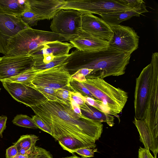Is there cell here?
<instances>
[{
  "label": "cell",
  "mask_w": 158,
  "mask_h": 158,
  "mask_svg": "<svg viewBox=\"0 0 158 158\" xmlns=\"http://www.w3.org/2000/svg\"><path fill=\"white\" fill-rule=\"evenodd\" d=\"M39 139L38 137L34 135H23L14 144L16 146L18 150L22 148L34 150L36 147V142Z\"/></svg>",
  "instance_id": "d4e9b609"
},
{
  "label": "cell",
  "mask_w": 158,
  "mask_h": 158,
  "mask_svg": "<svg viewBox=\"0 0 158 158\" xmlns=\"http://www.w3.org/2000/svg\"><path fill=\"white\" fill-rule=\"evenodd\" d=\"M37 90L42 94L49 101H57L56 95V90L52 89L47 87L40 86H34L31 84L28 85Z\"/></svg>",
  "instance_id": "f1b7e54d"
},
{
  "label": "cell",
  "mask_w": 158,
  "mask_h": 158,
  "mask_svg": "<svg viewBox=\"0 0 158 158\" xmlns=\"http://www.w3.org/2000/svg\"><path fill=\"white\" fill-rule=\"evenodd\" d=\"M29 6L28 0H0V13L21 16Z\"/></svg>",
  "instance_id": "ffe728a7"
},
{
  "label": "cell",
  "mask_w": 158,
  "mask_h": 158,
  "mask_svg": "<svg viewBox=\"0 0 158 158\" xmlns=\"http://www.w3.org/2000/svg\"><path fill=\"white\" fill-rule=\"evenodd\" d=\"M31 27L22 20L21 15L0 13V53L6 55L10 39L21 30Z\"/></svg>",
  "instance_id": "4fadbf2b"
},
{
  "label": "cell",
  "mask_w": 158,
  "mask_h": 158,
  "mask_svg": "<svg viewBox=\"0 0 158 158\" xmlns=\"http://www.w3.org/2000/svg\"><path fill=\"white\" fill-rule=\"evenodd\" d=\"M59 144L62 148L73 154L77 149L81 148H89L94 149V146L83 142L80 140L70 137H64L58 141Z\"/></svg>",
  "instance_id": "7402d4cb"
},
{
  "label": "cell",
  "mask_w": 158,
  "mask_h": 158,
  "mask_svg": "<svg viewBox=\"0 0 158 158\" xmlns=\"http://www.w3.org/2000/svg\"><path fill=\"white\" fill-rule=\"evenodd\" d=\"M70 43L59 41L48 42L39 46L28 53L30 56L49 55L56 57L69 54L70 50L73 48Z\"/></svg>",
  "instance_id": "e0dca14e"
},
{
  "label": "cell",
  "mask_w": 158,
  "mask_h": 158,
  "mask_svg": "<svg viewBox=\"0 0 158 158\" xmlns=\"http://www.w3.org/2000/svg\"><path fill=\"white\" fill-rule=\"evenodd\" d=\"M97 148H84L77 149L75 152L81 156L82 158H87L94 156V152H97Z\"/></svg>",
  "instance_id": "836d02e7"
},
{
  "label": "cell",
  "mask_w": 158,
  "mask_h": 158,
  "mask_svg": "<svg viewBox=\"0 0 158 158\" xmlns=\"http://www.w3.org/2000/svg\"><path fill=\"white\" fill-rule=\"evenodd\" d=\"M70 93L71 99L78 105L81 110L83 111L86 110L88 106L83 99V96L80 93L75 91H70Z\"/></svg>",
  "instance_id": "1f68e13d"
},
{
  "label": "cell",
  "mask_w": 158,
  "mask_h": 158,
  "mask_svg": "<svg viewBox=\"0 0 158 158\" xmlns=\"http://www.w3.org/2000/svg\"><path fill=\"white\" fill-rule=\"evenodd\" d=\"M32 118L38 128L52 135L50 128L40 117L35 114L32 116Z\"/></svg>",
  "instance_id": "d6a6232c"
},
{
  "label": "cell",
  "mask_w": 158,
  "mask_h": 158,
  "mask_svg": "<svg viewBox=\"0 0 158 158\" xmlns=\"http://www.w3.org/2000/svg\"><path fill=\"white\" fill-rule=\"evenodd\" d=\"M81 158L78 157L75 155H73L71 156H67L66 157H63V158Z\"/></svg>",
  "instance_id": "7bdbcfd3"
},
{
  "label": "cell",
  "mask_w": 158,
  "mask_h": 158,
  "mask_svg": "<svg viewBox=\"0 0 158 158\" xmlns=\"http://www.w3.org/2000/svg\"><path fill=\"white\" fill-rule=\"evenodd\" d=\"M110 27L113 35L109 47L131 54L138 48L139 37L132 28L120 24Z\"/></svg>",
  "instance_id": "30bf717a"
},
{
  "label": "cell",
  "mask_w": 158,
  "mask_h": 158,
  "mask_svg": "<svg viewBox=\"0 0 158 158\" xmlns=\"http://www.w3.org/2000/svg\"><path fill=\"white\" fill-rule=\"evenodd\" d=\"M138 158H155L150 151L145 148L140 147L138 150Z\"/></svg>",
  "instance_id": "74e56055"
},
{
  "label": "cell",
  "mask_w": 158,
  "mask_h": 158,
  "mask_svg": "<svg viewBox=\"0 0 158 158\" xmlns=\"http://www.w3.org/2000/svg\"><path fill=\"white\" fill-rule=\"evenodd\" d=\"M22 21L30 27L36 25L39 21L37 15L30 9V6L21 15Z\"/></svg>",
  "instance_id": "83f0119b"
},
{
  "label": "cell",
  "mask_w": 158,
  "mask_h": 158,
  "mask_svg": "<svg viewBox=\"0 0 158 158\" xmlns=\"http://www.w3.org/2000/svg\"><path fill=\"white\" fill-rule=\"evenodd\" d=\"M18 150L17 147L14 144L7 148L6 150V158H12L18 154Z\"/></svg>",
  "instance_id": "d590c367"
},
{
  "label": "cell",
  "mask_w": 158,
  "mask_h": 158,
  "mask_svg": "<svg viewBox=\"0 0 158 158\" xmlns=\"http://www.w3.org/2000/svg\"><path fill=\"white\" fill-rule=\"evenodd\" d=\"M82 13L74 10L61 9L52 18L50 28L52 32L68 37L77 36L82 29Z\"/></svg>",
  "instance_id": "8992f818"
},
{
  "label": "cell",
  "mask_w": 158,
  "mask_h": 158,
  "mask_svg": "<svg viewBox=\"0 0 158 158\" xmlns=\"http://www.w3.org/2000/svg\"><path fill=\"white\" fill-rule=\"evenodd\" d=\"M148 11L145 4L141 7L132 10L100 15L101 18L110 27L119 25L124 21L133 16L139 17L142 13Z\"/></svg>",
  "instance_id": "ac0fdd59"
},
{
  "label": "cell",
  "mask_w": 158,
  "mask_h": 158,
  "mask_svg": "<svg viewBox=\"0 0 158 158\" xmlns=\"http://www.w3.org/2000/svg\"><path fill=\"white\" fill-rule=\"evenodd\" d=\"M76 49L90 51L107 48L109 42L95 37L82 30L79 35L69 41Z\"/></svg>",
  "instance_id": "2e32d148"
},
{
  "label": "cell",
  "mask_w": 158,
  "mask_h": 158,
  "mask_svg": "<svg viewBox=\"0 0 158 158\" xmlns=\"http://www.w3.org/2000/svg\"><path fill=\"white\" fill-rule=\"evenodd\" d=\"M5 89L17 101L31 107L39 105L47 100L39 91L25 84L2 82Z\"/></svg>",
  "instance_id": "7c38bea8"
},
{
  "label": "cell",
  "mask_w": 158,
  "mask_h": 158,
  "mask_svg": "<svg viewBox=\"0 0 158 158\" xmlns=\"http://www.w3.org/2000/svg\"><path fill=\"white\" fill-rule=\"evenodd\" d=\"M87 105V109L83 111L84 115L96 121L106 123L110 127L114 126V118L113 115L95 107Z\"/></svg>",
  "instance_id": "44dd1931"
},
{
  "label": "cell",
  "mask_w": 158,
  "mask_h": 158,
  "mask_svg": "<svg viewBox=\"0 0 158 158\" xmlns=\"http://www.w3.org/2000/svg\"><path fill=\"white\" fill-rule=\"evenodd\" d=\"M15 125L31 129L38 128L32 118L23 114H17L12 121Z\"/></svg>",
  "instance_id": "484cf974"
},
{
  "label": "cell",
  "mask_w": 158,
  "mask_h": 158,
  "mask_svg": "<svg viewBox=\"0 0 158 158\" xmlns=\"http://www.w3.org/2000/svg\"><path fill=\"white\" fill-rule=\"evenodd\" d=\"M67 37L49 31L29 27L21 31L9 40L6 55H27L31 51L45 43L69 41Z\"/></svg>",
  "instance_id": "277c9868"
},
{
  "label": "cell",
  "mask_w": 158,
  "mask_h": 158,
  "mask_svg": "<svg viewBox=\"0 0 158 158\" xmlns=\"http://www.w3.org/2000/svg\"><path fill=\"white\" fill-rule=\"evenodd\" d=\"M40 70L33 67L17 76L10 78L1 80V82L6 81L25 84L30 85L31 82L35 76L39 72Z\"/></svg>",
  "instance_id": "cb8c5ba5"
},
{
  "label": "cell",
  "mask_w": 158,
  "mask_h": 158,
  "mask_svg": "<svg viewBox=\"0 0 158 158\" xmlns=\"http://www.w3.org/2000/svg\"><path fill=\"white\" fill-rule=\"evenodd\" d=\"M93 71L92 69H82L71 75V77L73 80L82 83L86 81V77L89 75Z\"/></svg>",
  "instance_id": "f546056e"
},
{
  "label": "cell",
  "mask_w": 158,
  "mask_h": 158,
  "mask_svg": "<svg viewBox=\"0 0 158 158\" xmlns=\"http://www.w3.org/2000/svg\"><path fill=\"white\" fill-rule=\"evenodd\" d=\"M133 123L136 127L139 134V140L145 148L150 151L152 146V138L150 131L143 120L136 119L134 117Z\"/></svg>",
  "instance_id": "603a6c76"
},
{
  "label": "cell",
  "mask_w": 158,
  "mask_h": 158,
  "mask_svg": "<svg viewBox=\"0 0 158 158\" xmlns=\"http://www.w3.org/2000/svg\"><path fill=\"white\" fill-rule=\"evenodd\" d=\"M123 1L132 9L139 8L145 4V2L142 0H123Z\"/></svg>",
  "instance_id": "e575fe53"
},
{
  "label": "cell",
  "mask_w": 158,
  "mask_h": 158,
  "mask_svg": "<svg viewBox=\"0 0 158 158\" xmlns=\"http://www.w3.org/2000/svg\"><path fill=\"white\" fill-rule=\"evenodd\" d=\"M86 78V81L82 84L109 114L118 118V114L122 112L127 101V92L114 86L103 79Z\"/></svg>",
  "instance_id": "3957f363"
},
{
  "label": "cell",
  "mask_w": 158,
  "mask_h": 158,
  "mask_svg": "<svg viewBox=\"0 0 158 158\" xmlns=\"http://www.w3.org/2000/svg\"><path fill=\"white\" fill-rule=\"evenodd\" d=\"M81 28L87 33L109 42L112 37L113 32L110 27L101 18L92 14L82 15Z\"/></svg>",
  "instance_id": "5bb4252c"
},
{
  "label": "cell",
  "mask_w": 158,
  "mask_h": 158,
  "mask_svg": "<svg viewBox=\"0 0 158 158\" xmlns=\"http://www.w3.org/2000/svg\"><path fill=\"white\" fill-rule=\"evenodd\" d=\"M31 10L39 20L52 19L65 4L64 0H28Z\"/></svg>",
  "instance_id": "9a60e30c"
},
{
  "label": "cell",
  "mask_w": 158,
  "mask_h": 158,
  "mask_svg": "<svg viewBox=\"0 0 158 158\" xmlns=\"http://www.w3.org/2000/svg\"><path fill=\"white\" fill-rule=\"evenodd\" d=\"M70 55V54L56 57L51 55H44L31 57L34 61L33 68L40 70H43L65 63Z\"/></svg>",
  "instance_id": "d6986e66"
},
{
  "label": "cell",
  "mask_w": 158,
  "mask_h": 158,
  "mask_svg": "<svg viewBox=\"0 0 158 158\" xmlns=\"http://www.w3.org/2000/svg\"><path fill=\"white\" fill-rule=\"evenodd\" d=\"M31 155H28L18 154L17 155L12 158H29Z\"/></svg>",
  "instance_id": "60d3db41"
},
{
  "label": "cell",
  "mask_w": 158,
  "mask_h": 158,
  "mask_svg": "<svg viewBox=\"0 0 158 158\" xmlns=\"http://www.w3.org/2000/svg\"><path fill=\"white\" fill-rule=\"evenodd\" d=\"M38 147H36L35 150L30 155L29 158H35L38 152Z\"/></svg>",
  "instance_id": "b9f144b4"
},
{
  "label": "cell",
  "mask_w": 158,
  "mask_h": 158,
  "mask_svg": "<svg viewBox=\"0 0 158 158\" xmlns=\"http://www.w3.org/2000/svg\"><path fill=\"white\" fill-rule=\"evenodd\" d=\"M69 90L60 89L56 90V95L57 101L62 102L68 105L71 106V96Z\"/></svg>",
  "instance_id": "4dcf8cb0"
},
{
  "label": "cell",
  "mask_w": 158,
  "mask_h": 158,
  "mask_svg": "<svg viewBox=\"0 0 158 158\" xmlns=\"http://www.w3.org/2000/svg\"><path fill=\"white\" fill-rule=\"evenodd\" d=\"M70 105L72 109L75 113L80 115L83 114L79 106L71 99L70 100Z\"/></svg>",
  "instance_id": "ab89813d"
},
{
  "label": "cell",
  "mask_w": 158,
  "mask_h": 158,
  "mask_svg": "<svg viewBox=\"0 0 158 158\" xmlns=\"http://www.w3.org/2000/svg\"><path fill=\"white\" fill-rule=\"evenodd\" d=\"M0 90H1V88H0Z\"/></svg>",
  "instance_id": "ee69618b"
},
{
  "label": "cell",
  "mask_w": 158,
  "mask_h": 158,
  "mask_svg": "<svg viewBox=\"0 0 158 158\" xmlns=\"http://www.w3.org/2000/svg\"><path fill=\"white\" fill-rule=\"evenodd\" d=\"M35 158H53L49 152L40 147L38 148V152Z\"/></svg>",
  "instance_id": "8d00e7d4"
},
{
  "label": "cell",
  "mask_w": 158,
  "mask_h": 158,
  "mask_svg": "<svg viewBox=\"0 0 158 158\" xmlns=\"http://www.w3.org/2000/svg\"><path fill=\"white\" fill-rule=\"evenodd\" d=\"M131 54L107 48L98 50L72 51L64 66L71 75L82 69L93 70L86 77L102 79L118 76L125 73Z\"/></svg>",
  "instance_id": "7a4b0ae2"
},
{
  "label": "cell",
  "mask_w": 158,
  "mask_h": 158,
  "mask_svg": "<svg viewBox=\"0 0 158 158\" xmlns=\"http://www.w3.org/2000/svg\"><path fill=\"white\" fill-rule=\"evenodd\" d=\"M30 107L49 127L56 140L70 137L96 148L95 142L103 132L102 123L76 114L71 106L59 101L47 100Z\"/></svg>",
  "instance_id": "6da1fadb"
},
{
  "label": "cell",
  "mask_w": 158,
  "mask_h": 158,
  "mask_svg": "<svg viewBox=\"0 0 158 158\" xmlns=\"http://www.w3.org/2000/svg\"><path fill=\"white\" fill-rule=\"evenodd\" d=\"M65 63L40 72L35 76L31 84L56 90L63 89L73 91L70 85L71 75L65 67Z\"/></svg>",
  "instance_id": "52a82bcc"
},
{
  "label": "cell",
  "mask_w": 158,
  "mask_h": 158,
  "mask_svg": "<svg viewBox=\"0 0 158 158\" xmlns=\"http://www.w3.org/2000/svg\"><path fill=\"white\" fill-rule=\"evenodd\" d=\"M33 58L29 55L0 57V80L17 76L33 67Z\"/></svg>",
  "instance_id": "8fae6325"
},
{
  "label": "cell",
  "mask_w": 158,
  "mask_h": 158,
  "mask_svg": "<svg viewBox=\"0 0 158 158\" xmlns=\"http://www.w3.org/2000/svg\"><path fill=\"white\" fill-rule=\"evenodd\" d=\"M7 117L5 115L0 116V137H3L2 133L6 127Z\"/></svg>",
  "instance_id": "f35d334b"
},
{
  "label": "cell",
  "mask_w": 158,
  "mask_h": 158,
  "mask_svg": "<svg viewBox=\"0 0 158 158\" xmlns=\"http://www.w3.org/2000/svg\"><path fill=\"white\" fill-rule=\"evenodd\" d=\"M64 2L60 9L77 10L82 14L100 15L132 9L123 0H67Z\"/></svg>",
  "instance_id": "5b68a950"
},
{
  "label": "cell",
  "mask_w": 158,
  "mask_h": 158,
  "mask_svg": "<svg viewBox=\"0 0 158 158\" xmlns=\"http://www.w3.org/2000/svg\"><path fill=\"white\" fill-rule=\"evenodd\" d=\"M152 76L147 109L143 121L151 134L158 132V53L152 54Z\"/></svg>",
  "instance_id": "9c48e42d"
},
{
  "label": "cell",
  "mask_w": 158,
  "mask_h": 158,
  "mask_svg": "<svg viewBox=\"0 0 158 158\" xmlns=\"http://www.w3.org/2000/svg\"><path fill=\"white\" fill-rule=\"evenodd\" d=\"M152 76V65L150 63L141 72L136 78L134 94L135 116L137 119L143 120L147 109Z\"/></svg>",
  "instance_id": "ba28073f"
},
{
  "label": "cell",
  "mask_w": 158,
  "mask_h": 158,
  "mask_svg": "<svg viewBox=\"0 0 158 158\" xmlns=\"http://www.w3.org/2000/svg\"><path fill=\"white\" fill-rule=\"evenodd\" d=\"M70 85L73 91L80 93L83 96L88 97L98 102H100L93 96L82 83L71 78Z\"/></svg>",
  "instance_id": "4316f807"
}]
</instances>
